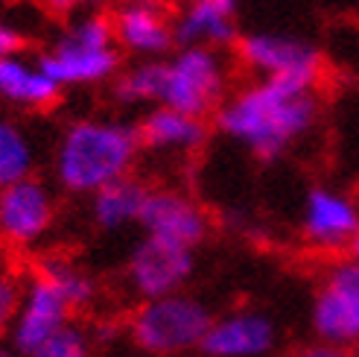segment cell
Returning <instances> with one entry per match:
<instances>
[{
	"label": "cell",
	"mask_w": 359,
	"mask_h": 357,
	"mask_svg": "<svg viewBox=\"0 0 359 357\" xmlns=\"http://www.w3.org/2000/svg\"><path fill=\"white\" fill-rule=\"evenodd\" d=\"M316 112L318 105L313 88L257 79L225 97L217 109V126L255 155L278 158L304 132H310Z\"/></svg>",
	"instance_id": "obj_1"
},
{
	"label": "cell",
	"mask_w": 359,
	"mask_h": 357,
	"mask_svg": "<svg viewBox=\"0 0 359 357\" xmlns=\"http://www.w3.org/2000/svg\"><path fill=\"white\" fill-rule=\"evenodd\" d=\"M140 150V132L132 123L85 117L62 132L53 155V173L65 190L94 196L105 185L132 176Z\"/></svg>",
	"instance_id": "obj_2"
},
{
	"label": "cell",
	"mask_w": 359,
	"mask_h": 357,
	"mask_svg": "<svg viewBox=\"0 0 359 357\" xmlns=\"http://www.w3.org/2000/svg\"><path fill=\"white\" fill-rule=\"evenodd\" d=\"M39 59L62 88L114 79L120 67V47L111 30V18L100 12L76 15Z\"/></svg>",
	"instance_id": "obj_3"
},
{
	"label": "cell",
	"mask_w": 359,
	"mask_h": 357,
	"mask_svg": "<svg viewBox=\"0 0 359 357\" xmlns=\"http://www.w3.org/2000/svg\"><path fill=\"white\" fill-rule=\"evenodd\" d=\"M213 316L205 301L187 293H172L164 299L143 301L135 311L129 331L132 340L155 357H178L193 349H202Z\"/></svg>",
	"instance_id": "obj_4"
},
{
	"label": "cell",
	"mask_w": 359,
	"mask_h": 357,
	"mask_svg": "<svg viewBox=\"0 0 359 357\" xmlns=\"http://www.w3.org/2000/svg\"><path fill=\"white\" fill-rule=\"evenodd\" d=\"M228 67L213 47H182L175 56L164 59L158 105L184 112L193 117L210 115L225 103Z\"/></svg>",
	"instance_id": "obj_5"
},
{
	"label": "cell",
	"mask_w": 359,
	"mask_h": 357,
	"mask_svg": "<svg viewBox=\"0 0 359 357\" xmlns=\"http://www.w3.org/2000/svg\"><path fill=\"white\" fill-rule=\"evenodd\" d=\"M240 59L260 79L292 82L301 88H316L321 74L318 50L292 35L255 32L240 41Z\"/></svg>",
	"instance_id": "obj_6"
},
{
	"label": "cell",
	"mask_w": 359,
	"mask_h": 357,
	"mask_svg": "<svg viewBox=\"0 0 359 357\" xmlns=\"http://www.w3.org/2000/svg\"><path fill=\"white\" fill-rule=\"evenodd\" d=\"M310 323L321 343L345 349L359 343V264L348 261L327 273L316 293Z\"/></svg>",
	"instance_id": "obj_7"
},
{
	"label": "cell",
	"mask_w": 359,
	"mask_h": 357,
	"mask_svg": "<svg viewBox=\"0 0 359 357\" xmlns=\"http://www.w3.org/2000/svg\"><path fill=\"white\" fill-rule=\"evenodd\" d=\"M193 270H196L193 249L172 246V243L155 240V238H143L135 246V252L129 255L126 275H129L132 290L143 301H152V299L182 293Z\"/></svg>",
	"instance_id": "obj_8"
},
{
	"label": "cell",
	"mask_w": 359,
	"mask_h": 357,
	"mask_svg": "<svg viewBox=\"0 0 359 357\" xmlns=\"http://www.w3.org/2000/svg\"><path fill=\"white\" fill-rule=\"evenodd\" d=\"M53 220H56V200L35 176L0 188V240L9 246H35L50 231Z\"/></svg>",
	"instance_id": "obj_9"
},
{
	"label": "cell",
	"mask_w": 359,
	"mask_h": 357,
	"mask_svg": "<svg viewBox=\"0 0 359 357\" xmlns=\"http://www.w3.org/2000/svg\"><path fill=\"white\" fill-rule=\"evenodd\" d=\"M70 311L74 308L56 290V284L47 281L44 275H35L29 284H24V299L9 328V343L21 357H27L41 343H47L53 334L70 325Z\"/></svg>",
	"instance_id": "obj_10"
},
{
	"label": "cell",
	"mask_w": 359,
	"mask_h": 357,
	"mask_svg": "<svg viewBox=\"0 0 359 357\" xmlns=\"http://www.w3.org/2000/svg\"><path fill=\"white\" fill-rule=\"evenodd\" d=\"M140 228L147 231V238L164 240L172 246H184V249H196L208 238L210 220H208L205 208L184 193L149 190L147 205L140 211Z\"/></svg>",
	"instance_id": "obj_11"
},
{
	"label": "cell",
	"mask_w": 359,
	"mask_h": 357,
	"mask_svg": "<svg viewBox=\"0 0 359 357\" xmlns=\"http://www.w3.org/2000/svg\"><path fill=\"white\" fill-rule=\"evenodd\" d=\"M111 30L117 47L140 56V62L164 59V53L175 47L172 18L155 0H137V4H120L111 15Z\"/></svg>",
	"instance_id": "obj_12"
},
{
	"label": "cell",
	"mask_w": 359,
	"mask_h": 357,
	"mask_svg": "<svg viewBox=\"0 0 359 357\" xmlns=\"http://www.w3.org/2000/svg\"><path fill=\"white\" fill-rule=\"evenodd\" d=\"M275 323L260 311H231L213 319L202 340L205 357H266L275 349Z\"/></svg>",
	"instance_id": "obj_13"
},
{
	"label": "cell",
	"mask_w": 359,
	"mask_h": 357,
	"mask_svg": "<svg viewBox=\"0 0 359 357\" xmlns=\"http://www.w3.org/2000/svg\"><path fill=\"white\" fill-rule=\"evenodd\" d=\"M359 228V211L345 193L330 188H313L304 200L301 231L318 249H348Z\"/></svg>",
	"instance_id": "obj_14"
},
{
	"label": "cell",
	"mask_w": 359,
	"mask_h": 357,
	"mask_svg": "<svg viewBox=\"0 0 359 357\" xmlns=\"http://www.w3.org/2000/svg\"><path fill=\"white\" fill-rule=\"evenodd\" d=\"M178 47H222L237 39L234 0H187L172 18Z\"/></svg>",
	"instance_id": "obj_15"
},
{
	"label": "cell",
	"mask_w": 359,
	"mask_h": 357,
	"mask_svg": "<svg viewBox=\"0 0 359 357\" xmlns=\"http://www.w3.org/2000/svg\"><path fill=\"white\" fill-rule=\"evenodd\" d=\"M62 97V85L53 79L41 59H27L21 53L0 59V100L18 109H50Z\"/></svg>",
	"instance_id": "obj_16"
},
{
	"label": "cell",
	"mask_w": 359,
	"mask_h": 357,
	"mask_svg": "<svg viewBox=\"0 0 359 357\" xmlns=\"http://www.w3.org/2000/svg\"><path fill=\"white\" fill-rule=\"evenodd\" d=\"M140 144L152 152L164 155H190L208 141V126L202 117L155 105V109L137 123Z\"/></svg>",
	"instance_id": "obj_17"
},
{
	"label": "cell",
	"mask_w": 359,
	"mask_h": 357,
	"mask_svg": "<svg viewBox=\"0 0 359 357\" xmlns=\"http://www.w3.org/2000/svg\"><path fill=\"white\" fill-rule=\"evenodd\" d=\"M147 196H149L147 185L132 176H126L120 182L105 185L102 190H97L91 196V217L105 231L140 223V211L147 205Z\"/></svg>",
	"instance_id": "obj_18"
},
{
	"label": "cell",
	"mask_w": 359,
	"mask_h": 357,
	"mask_svg": "<svg viewBox=\"0 0 359 357\" xmlns=\"http://www.w3.org/2000/svg\"><path fill=\"white\" fill-rule=\"evenodd\" d=\"M35 170L32 138L12 120H0V188L24 182Z\"/></svg>",
	"instance_id": "obj_19"
},
{
	"label": "cell",
	"mask_w": 359,
	"mask_h": 357,
	"mask_svg": "<svg viewBox=\"0 0 359 357\" xmlns=\"http://www.w3.org/2000/svg\"><path fill=\"white\" fill-rule=\"evenodd\" d=\"M161 82H164V59L137 62L114 77V94L126 105H149V103L158 105Z\"/></svg>",
	"instance_id": "obj_20"
},
{
	"label": "cell",
	"mask_w": 359,
	"mask_h": 357,
	"mask_svg": "<svg viewBox=\"0 0 359 357\" xmlns=\"http://www.w3.org/2000/svg\"><path fill=\"white\" fill-rule=\"evenodd\" d=\"M39 275H44L47 281H53L56 284V290L65 296V301L70 308H88L94 301V296H97V284H94V278L88 275L85 270H79L76 264H70V261H65V258H47L44 264H41V270H39Z\"/></svg>",
	"instance_id": "obj_21"
},
{
	"label": "cell",
	"mask_w": 359,
	"mask_h": 357,
	"mask_svg": "<svg viewBox=\"0 0 359 357\" xmlns=\"http://www.w3.org/2000/svg\"><path fill=\"white\" fill-rule=\"evenodd\" d=\"M27 357H91V340L79 325H65Z\"/></svg>",
	"instance_id": "obj_22"
},
{
	"label": "cell",
	"mask_w": 359,
	"mask_h": 357,
	"mask_svg": "<svg viewBox=\"0 0 359 357\" xmlns=\"http://www.w3.org/2000/svg\"><path fill=\"white\" fill-rule=\"evenodd\" d=\"M24 299V284L12 273H0V334L9 331Z\"/></svg>",
	"instance_id": "obj_23"
},
{
	"label": "cell",
	"mask_w": 359,
	"mask_h": 357,
	"mask_svg": "<svg viewBox=\"0 0 359 357\" xmlns=\"http://www.w3.org/2000/svg\"><path fill=\"white\" fill-rule=\"evenodd\" d=\"M292 357H356V354H353L351 349H345V346H333V343L316 340V343H310V346L298 349Z\"/></svg>",
	"instance_id": "obj_24"
},
{
	"label": "cell",
	"mask_w": 359,
	"mask_h": 357,
	"mask_svg": "<svg viewBox=\"0 0 359 357\" xmlns=\"http://www.w3.org/2000/svg\"><path fill=\"white\" fill-rule=\"evenodd\" d=\"M18 50H21V32H18L6 18H0V59L12 56Z\"/></svg>",
	"instance_id": "obj_25"
},
{
	"label": "cell",
	"mask_w": 359,
	"mask_h": 357,
	"mask_svg": "<svg viewBox=\"0 0 359 357\" xmlns=\"http://www.w3.org/2000/svg\"><path fill=\"white\" fill-rule=\"evenodd\" d=\"M102 0H47L50 9L56 12H76V9H97Z\"/></svg>",
	"instance_id": "obj_26"
},
{
	"label": "cell",
	"mask_w": 359,
	"mask_h": 357,
	"mask_svg": "<svg viewBox=\"0 0 359 357\" xmlns=\"http://www.w3.org/2000/svg\"><path fill=\"white\" fill-rule=\"evenodd\" d=\"M348 255H351L353 264H359V228H356V235H353L351 243H348Z\"/></svg>",
	"instance_id": "obj_27"
},
{
	"label": "cell",
	"mask_w": 359,
	"mask_h": 357,
	"mask_svg": "<svg viewBox=\"0 0 359 357\" xmlns=\"http://www.w3.org/2000/svg\"><path fill=\"white\" fill-rule=\"evenodd\" d=\"M0 357H21L12 343H0Z\"/></svg>",
	"instance_id": "obj_28"
},
{
	"label": "cell",
	"mask_w": 359,
	"mask_h": 357,
	"mask_svg": "<svg viewBox=\"0 0 359 357\" xmlns=\"http://www.w3.org/2000/svg\"><path fill=\"white\" fill-rule=\"evenodd\" d=\"M120 4H137V0H120Z\"/></svg>",
	"instance_id": "obj_29"
},
{
	"label": "cell",
	"mask_w": 359,
	"mask_h": 357,
	"mask_svg": "<svg viewBox=\"0 0 359 357\" xmlns=\"http://www.w3.org/2000/svg\"><path fill=\"white\" fill-rule=\"evenodd\" d=\"M234 4H237V0H234Z\"/></svg>",
	"instance_id": "obj_30"
}]
</instances>
